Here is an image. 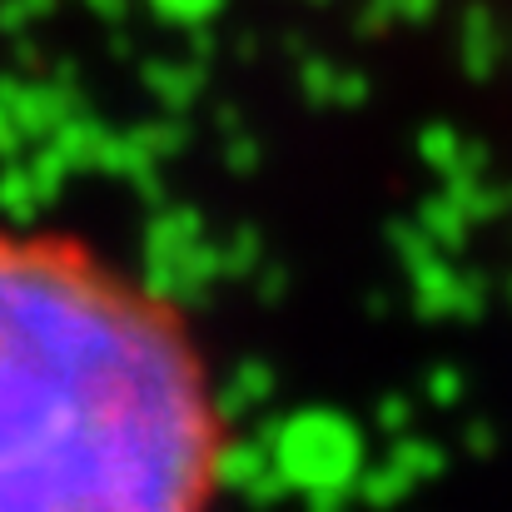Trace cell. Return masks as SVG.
Masks as SVG:
<instances>
[{"instance_id": "6da1fadb", "label": "cell", "mask_w": 512, "mask_h": 512, "mask_svg": "<svg viewBox=\"0 0 512 512\" xmlns=\"http://www.w3.org/2000/svg\"><path fill=\"white\" fill-rule=\"evenodd\" d=\"M219 463L170 314L65 244L0 234V508H184Z\"/></svg>"}, {"instance_id": "7a4b0ae2", "label": "cell", "mask_w": 512, "mask_h": 512, "mask_svg": "<svg viewBox=\"0 0 512 512\" xmlns=\"http://www.w3.org/2000/svg\"><path fill=\"white\" fill-rule=\"evenodd\" d=\"M284 488H304L309 498H339L358 483V438L334 413H299L269 443Z\"/></svg>"}, {"instance_id": "3957f363", "label": "cell", "mask_w": 512, "mask_h": 512, "mask_svg": "<svg viewBox=\"0 0 512 512\" xmlns=\"http://www.w3.org/2000/svg\"><path fill=\"white\" fill-rule=\"evenodd\" d=\"M170 20H199V15H209L219 0H155Z\"/></svg>"}, {"instance_id": "277c9868", "label": "cell", "mask_w": 512, "mask_h": 512, "mask_svg": "<svg viewBox=\"0 0 512 512\" xmlns=\"http://www.w3.org/2000/svg\"><path fill=\"white\" fill-rule=\"evenodd\" d=\"M90 5H100V10H115V5H120V0H90Z\"/></svg>"}]
</instances>
